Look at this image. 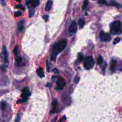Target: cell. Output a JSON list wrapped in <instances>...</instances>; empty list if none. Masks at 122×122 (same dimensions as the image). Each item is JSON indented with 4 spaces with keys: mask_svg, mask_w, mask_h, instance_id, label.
Returning a JSON list of instances; mask_svg holds the SVG:
<instances>
[{
    "mask_svg": "<svg viewBox=\"0 0 122 122\" xmlns=\"http://www.w3.org/2000/svg\"><path fill=\"white\" fill-rule=\"evenodd\" d=\"M37 73L40 78H43L44 76V72L42 68H39L37 70Z\"/></svg>",
    "mask_w": 122,
    "mask_h": 122,
    "instance_id": "cell-12",
    "label": "cell"
},
{
    "mask_svg": "<svg viewBox=\"0 0 122 122\" xmlns=\"http://www.w3.org/2000/svg\"><path fill=\"white\" fill-rule=\"evenodd\" d=\"M58 105V101L56 99H54V101L52 102V106H53V109H52V112H55L56 111L57 107Z\"/></svg>",
    "mask_w": 122,
    "mask_h": 122,
    "instance_id": "cell-9",
    "label": "cell"
},
{
    "mask_svg": "<svg viewBox=\"0 0 122 122\" xmlns=\"http://www.w3.org/2000/svg\"><path fill=\"white\" fill-rule=\"evenodd\" d=\"M30 4H31L32 7H36L39 4V0H31Z\"/></svg>",
    "mask_w": 122,
    "mask_h": 122,
    "instance_id": "cell-11",
    "label": "cell"
},
{
    "mask_svg": "<svg viewBox=\"0 0 122 122\" xmlns=\"http://www.w3.org/2000/svg\"><path fill=\"white\" fill-rule=\"evenodd\" d=\"M47 70H48V71L49 72V63H48V61H47Z\"/></svg>",
    "mask_w": 122,
    "mask_h": 122,
    "instance_id": "cell-32",
    "label": "cell"
},
{
    "mask_svg": "<svg viewBox=\"0 0 122 122\" xmlns=\"http://www.w3.org/2000/svg\"><path fill=\"white\" fill-rule=\"evenodd\" d=\"M57 119V117H55V118H54V120H53V121H52L51 122H55V120H56Z\"/></svg>",
    "mask_w": 122,
    "mask_h": 122,
    "instance_id": "cell-34",
    "label": "cell"
},
{
    "mask_svg": "<svg viewBox=\"0 0 122 122\" xmlns=\"http://www.w3.org/2000/svg\"><path fill=\"white\" fill-rule=\"evenodd\" d=\"M1 59L3 60V61L4 62V64L5 65V66H7L9 65V54H8L7 49L5 46H4L3 48V51H2L1 54Z\"/></svg>",
    "mask_w": 122,
    "mask_h": 122,
    "instance_id": "cell-4",
    "label": "cell"
},
{
    "mask_svg": "<svg viewBox=\"0 0 122 122\" xmlns=\"http://www.w3.org/2000/svg\"><path fill=\"white\" fill-rule=\"evenodd\" d=\"M30 95V92H29V88L28 87L24 88L23 89V93L22 95V101L25 102L28 100V97Z\"/></svg>",
    "mask_w": 122,
    "mask_h": 122,
    "instance_id": "cell-5",
    "label": "cell"
},
{
    "mask_svg": "<svg viewBox=\"0 0 122 122\" xmlns=\"http://www.w3.org/2000/svg\"><path fill=\"white\" fill-rule=\"evenodd\" d=\"M77 30H78V28H77L76 23L75 22H73L68 28V34L70 35H73L76 33Z\"/></svg>",
    "mask_w": 122,
    "mask_h": 122,
    "instance_id": "cell-7",
    "label": "cell"
},
{
    "mask_svg": "<svg viewBox=\"0 0 122 122\" xmlns=\"http://www.w3.org/2000/svg\"><path fill=\"white\" fill-rule=\"evenodd\" d=\"M78 60L79 62H81L83 60V55L82 53H80L78 55Z\"/></svg>",
    "mask_w": 122,
    "mask_h": 122,
    "instance_id": "cell-16",
    "label": "cell"
},
{
    "mask_svg": "<svg viewBox=\"0 0 122 122\" xmlns=\"http://www.w3.org/2000/svg\"><path fill=\"white\" fill-rule=\"evenodd\" d=\"M121 26H122V24L119 21L113 22L111 24V32L113 34H117L118 32L120 31Z\"/></svg>",
    "mask_w": 122,
    "mask_h": 122,
    "instance_id": "cell-3",
    "label": "cell"
},
{
    "mask_svg": "<svg viewBox=\"0 0 122 122\" xmlns=\"http://www.w3.org/2000/svg\"><path fill=\"white\" fill-rule=\"evenodd\" d=\"M24 22L23 21H21L19 23V29L20 31H22L24 29Z\"/></svg>",
    "mask_w": 122,
    "mask_h": 122,
    "instance_id": "cell-15",
    "label": "cell"
},
{
    "mask_svg": "<svg viewBox=\"0 0 122 122\" xmlns=\"http://www.w3.org/2000/svg\"><path fill=\"white\" fill-rule=\"evenodd\" d=\"M67 44V41L66 39H63L55 43L52 48V54L51 59L52 61H55L56 60V56L59 53L65 49Z\"/></svg>",
    "mask_w": 122,
    "mask_h": 122,
    "instance_id": "cell-1",
    "label": "cell"
},
{
    "mask_svg": "<svg viewBox=\"0 0 122 122\" xmlns=\"http://www.w3.org/2000/svg\"><path fill=\"white\" fill-rule=\"evenodd\" d=\"M79 26H80V28H83L84 25H85V21H84L83 20H82V19L79 20Z\"/></svg>",
    "mask_w": 122,
    "mask_h": 122,
    "instance_id": "cell-17",
    "label": "cell"
},
{
    "mask_svg": "<svg viewBox=\"0 0 122 122\" xmlns=\"http://www.w3.org/2000/svg\"><path fill=\"white\" fill-rule=\"evenodd\" d=\"M66 117H65V116H64L63 118H62V119L60 120L59 121V122H63L64 120H66Z\"/></svg>",
    "mask_w": 122,
    "mask_h": 122,
    "instance_id": "cell-30",
    "label": "cell"
},
{
    "mask_svg": "<svg viewBox=\"0 0 122 122\" xmlns=\"http://www.w3.org/2000/svg\"><path fill=\"white\" fill-rule=\"evenodd\" d=\"M30 1H31V0H26V3L28 5V4H30Z\"/></svg>",
    "mask_w": 122,
    "mask_h": 122,
    "instance_id": "cell-31",
    "label": "cell"
},
{
    "mask_svg": "<svg viewBox=\"0 0 122 122\" xmlns=\"http://www.w3.org/2000/svg\"><path fill=\"white\" fill-rule=\"evenodd\" d=\"M120 41V38L119 37L116 38H115L114 40L113 44H116L118 43V42H119Z\"/></svg>",
    "mask_w": 122,
    "mask_h": 122,
    "instance_id": "cell-21",
    "label": "cell"
},
{
    "mask_svg": "<svg viewBox=\"0 0 122 122\" xmlns=\"http://www.w3.org/2000/svg\"><path fill=\"white\" fill-rule=\"evenodd\" d=\"M94 60L92 57H88L85 59V62H84V67L87 70L91 69L94 66Z\"/></svg>",
    "mask_w": 122,
    "mask_h": 122,
    "instance_id": "cell-2",
    "label": "cell"
},
{
    "mask_svg": "<svg viewBox=\"0 0 122 122\" xmlns=\"http://www.w3.org/2000/svg\"><path fill=\"white\" fill-rule=\"evenodd\" d=\"M103 61V59H102V57L101 56H99V57L98 58V59H97V63H98V64L99 65L101 64L102 63Z\"/></svg>",
    "mask_w": 122,
    "mask_h": 122,
    "instance_id": "cell-19",
    "label": "cell"
},
{
    "mask_svg": "<svg viewBox=\"0 0 122 122\" xmlns=\"http://www.w3.org/2000/svg\"><path fill=\"white\" fill-rule=\"evenodd\" d=\"M116 60H112L111 62V70L112 72L114 71L115 67H116Z\"/></svg>",
    "mask_w": 122,
    "mask_h": 122,
    "instance_id": "cell-14",
    "label": "cell"
},
{
    "mask_svg": "<svg viewBox=\"0 0 122 122\" xmlns=\"http://www.w3.org/2000/svg\"><path fill=\"white\" fill-rule=\"evenodd\" d=\"M34 11H32V10H30V17H32V16H33V15H34Z\"/></svg>",
    "mask_w": 122,
    "mask_h": 122,
    "instance_id": "cell-29",
    "label": "cell"
},
{
    "mask_svg": "<svg viewBox=\"0 0 122 122\" xmlns=\"http://www.w3.org/2000/svg\"><path fill=\"white\" fill-rule=\"evenodd\" d=\"M16 8H17V9H21V10H24V9H24V7H23V5H16Z\"/></svg>",
    "mask_w": 122,
    "mask_h": 122,
    "instance_id": "cell-26",
    "label": "cell"
},
{
    "mask_svg": "<svg viewBox=\"0 0 122 122\" xmlns=\"http://www.w3.org/2000/svg\"><path fill=\"white\" fill-rule=\"evenodd\" d=\"M52 4H53V1L51 0H49L48 2H47V4L45 5V10L46 11H49L51 10L52 7Z\"/></svg>",
    "mask_w": 122,
    "mask_h": 122,
    "instance_id": "cell-10",
    "label": "cell"
},
{
    "mask_svg": "<svg viewBox=\"0 0 122 122\" xmlns=\"http://www.w3.org/2000/svg\"><path fill=\"white\" fill-rule=\"evenodd\" d=\"M21 15H22V12H21V11H17V12H16V13H15V17H19Z\"/></svg>",
    "mask_w": 122,
    "mask_h": 122,
    "instance_id": "cell-25",
    "label": "cell"
},
{
    "mask_svg": "<svg viewBox=\"0 0 122 122\" xmlns=\"http://www.w3.org/2000/svg\"><path fill=\"white\" fill-rule=\"evenodd\" d=\"M0 3L3 5H5V4H6L5 0H0Z\"/></svg>",
    "mask_w": 122,
    "mask_h": 122,
    "instance_id": "cell-27",
    "label": "cell"
},
{
    "mask_svg": "<svg viewBox=\"0 0 122 122\" xmlns=\"http://www.w3.org/2000/svg\"><path fill=\"white\" fill-rule=\"evenodd\" d=\"M100 38L102 41L109 42L111 40V38L108 34H107V33H105L104 32L102 31L100 34Z\"/></svg>",
    "mask_w": 122,
    "mask_h": 122,
    "instance_id": "cell-6",
    "label": "cell"
},
{
    "mask_svg": "<svg viewBox=\"0 0 122 122\" xmlns=\"http://www.w3.org/2000/svg\"><path fill=\"white\" fill-rule=\"evenodd\" d=\"M18 51H19V47H18V46L16 45V47H15V49H14V53H15L16 55H17Z\"/></svg>",
    "mask_w": 122,
    "mask_h": 122,
    "instance_id": "cell-23",
    "label": "cell"
},
{
    "mask_svg": "<svg viewBox=\"0 0 122 122\" xmlns=\"http://www.w3.org/2000/svg\"><path fill=\"white\" fill-rule=\"evenodd\" d=\"M16 60L17 63H21L22 61V59L21 57H17L16 59Z\"/></svg>",
    "mask_w": 122,
    "mask_h": 122,
    "instance_id": "cell-22",
    "label": "cell"
},
{
    "mask_svg": "<svg viewBox=\"0 0 122 122\" xmlns=\"http://www.w3.org/2000/svg\"><path fill=\"white\" fill-rule=\"evenodd\" d=\"M57 89H62L66 85V82H65L64 79L63 78H59L57 82Z\"/></svg>",
    "mask_w": 122,
    "mask_h": 122,
    "instance_id": "cell-8",
    "label": "cell"
},
{
    "mask_svg": "<svg viewBox=\"0 0 122 122\" xmlns=\"http://www.w3.org/2000/svg\"><path fill=\"white\" fill-rule=\"evenodd\" d=\"M43 19H44V20L45 21V22H47L48 19V16H47V15H45V16H43Z\"/></svg>",
    "mask_w": 122,
    "mask_h": 122,
    "instance_id": "cell-28",
    "label": "cell"
},
{
    "mask_svg": "<svg viewBox=\"0 0 122 122\" xmlns=\"http://www.w3.org/2000/svg\"><path fill=\"white\" fill-rule=\"evenodd\" d=\"M20 115L18 114L17 117H16V120H15V122H20Z\"/></svg>",
    "mask_w": 122,
    "mask_h": 122,
    "instance_id": "cell-24",
    "label": "cell"
},
{
    "mask_svg": "<svg viewBox=\"0 0 122 122\" xmlns=\"http://www.w3.org/2000/svg\"></svg>",
    "mask_w": 122,
    "mask_h": 122,
    "instance_id": "cell-36",
    "label": "cell"
},
{
    "mask_svg": "<svg viewBox=\"0 0 122 122\" xmlns=\"http://www.w3.org/2000/svg\"><path fill=\"white\" fill-rule=\"evenodd\" d=\"M0 106H1V110H3V111H4V110L7 108V103L5 102V101H2L1 102V104H0Z\"/></svg>",
    "mask_w": 122,
    "mask_h": 122,
    "instance_id": "cell-13",
    "label": "cell"
},
{
    "mask_svg": "<svg viewBox=\"0 0 122 122\" xmlns=\"http://www.w3.org/2000/svg\"><path fill=\"white\" fill-rule=\"evenodd\" d=\"M98 3L100 4H105V5L107 4L105 0H98Z\"/></svg>",
    "mask_w": 122,
    "mask_h": 122,
    "instance_id": "cell-20",
    "label": "cell"
},
{
    "mask_svg": "<svg viewBox=\"0 0 122 122\" xmlns=\"http://www.w3.org/2000/svg\"><path fill=\"white\" fill-rule=\"evenodd\" d=\"M88 5V0H85V1L83 3V5L82 9L83 10H85L86 9Z\"/></svg>",
    "mask_w": 122,
    "mask_h": 122,
    "instance_id": "cell-18",
    "label": "cell"
},
{
    "mask_svg": "<svg viewBox=\"0 0 122 122\" xmlns=\"http://www.w3.org/2000/svg\"><path fill=\"white\" fill-rule=\"evenodd\" d=\"M111 4L112 5H117V6H119V4H117V3H112Z\"/></svg>",
    "mask_w": 122,
    "mask_h": 122,
    "instance_id": "cell-33",
    "label": "cell"
},
{
    "mask_svg": "<svg viewBox=\"0 0 122 122\" xmlns=\"http://www.w3.org/2000/svg\"><path fill=\"white\" fill-rule=\"evenodd\" d=\"M16 1H17V2H19V3H20V2L22 1V0H16Z\"/></svg>",
    "mask_w": 122,
    "mask_h": 122,
    "instance_id": "cell-35",
    "label": "cell"
}]
</instances>
